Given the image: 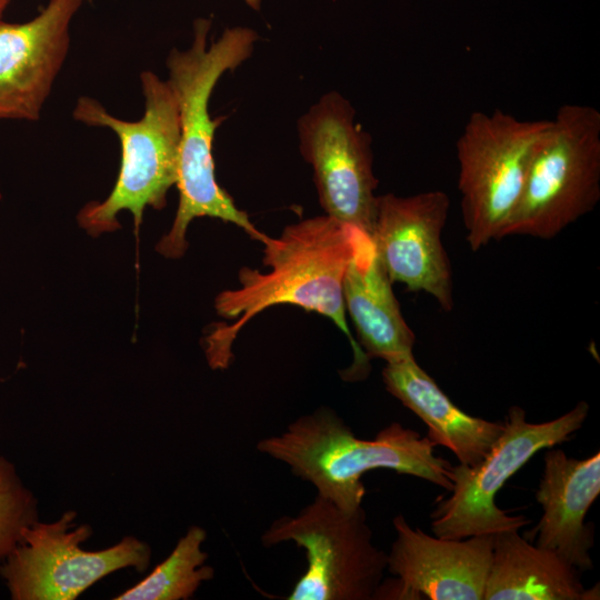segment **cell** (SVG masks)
<instances>
[{"label": "cell", "instance_id": "6da1fadb", "mask_svg": "<svg viewBox=\"0 0 600 600\" xmlns=\"http://www.w3.org/2000/svg\"><path fill=\"white\" fill-rule=\"evenodd\" d=\"M359 230L324 214L289 224L277 238L268 236L263 264L270 270L241 268L240 287L216 298L217 313L232 322L218 323L206 337L209 366H230L233 341L253 317L272 306L293 304L329 318L347 336L354 360L343 379L366 378L369 359L351 334L343 301V280Z\"/></svg>", "mask_w": 600, "mask_h": 600}, {"label": "cell", "instance_id": "7a4b0ae2", "mask_svg": "<svg viewBox=\"0 0 600 600\" xmlns=\"http://www.w3.org/2000/svg\"><path fill=\"white\" fill-rule=\"evenodd\" d=\"M211 23L209 19L196 20L191 46L184 51L172 49L166 61L180 121L179 206L170 231L156 247L167 258L184 254L188 226L199 217L233 223L261 243L268 238L216 180L212 142L223 118L212 119L209 113V99L218 80L250 58L258 34L250 28H229L208 47Z\"/></svg>", "mask_w": 600, "mask_h": 600}, {"label": "cell", "instance_id": "3957f363", "mask_svg": "<svg viewBox=\"0 0 600 600\" xmlns=\"http://www.w3.org/2000/svg\"><path fill=\"white\" fill-rule=\"evenodd\" d=\"M257 449L287 464L317 494L349 511L362 506L361 478L376 469L413 476L447 491L452 488V464L436 456L428 437L392 422L374 439H360L328 407L297 418L282 433L261 439Z\"/></svg>", "mask_w": 600, "mask_h": 600}, {"label": "cell", "instance_id": "277c9868", "mask_svg": "<svg viewBox=\"0 0 600 600\" xmlns=\"http://www.w3.org/2000/svg\"><path fill=\"white\" fill-rule=\"evenodd\" d=\"M144 112L138 121H124L94 99L81 97L73 110L76 120L107 127L121 143V164L116 184L102 202H90L79 212L80 226L91 236L120 227L117 214L132 213L139 226L146 207L161 209L169 189L177 184L180 121L176 94L168 81L151 71L140 74Z\"/></svg>", "mask_w": 600, "mask_h": 600}, {"label": "cell", "instance_id": "5b68a950", "mask_svg": "<svg viewBox=\"0 0 600 600\" xmlns=\"http://www.w3.org/2000/svg\"><path fill=\"white\" fill-rule=\"evenodd\" d=\"M600 200V111L562 104L530 162L521 197L499 240H549L591 212Z\"/></svg>", "mask_w": 600, "mask_h": 600}, {"label": "cell", "instance_id": "8992f818", "mask_svg": "<svg viewBox=\"0 0 600 600\" xmlns=\"http://www.w3.org/2000/svg\"><path fill=\"white\" fill-rule=\"evenodd\" d=\"M549 126V119L521 120L501 109L470 114L456 149L461 214L472 251L499 240Z\"/></svg>", "mask_w": 600, "mask_h": 600}, {"label": "cell", "instance_id": "52a82bcc", "mask_svg": "<svg viewBox=\"0 0 600 600\" xmlns=\"http://www.w3.org/2000/svg\"><path fill=\"white\" fill-rule=\"evenodd\" d=\"M588 413L589 404L582 400L553 420L532 423L527 421L524 409L510 407L503 431L487 454L474 466H452L451 494L439 499L430 514L434 536L459 540L519 530L530 523L524 516L501 510L494 502L498 492L540 450L568 441Z\"/></svg>", "mask_w": 600, "mask_h": 600}, {"label": "cell", "instance_id": "ba28073f", "mask_svg": "<svg viewBox=\"0 0 600 600\" xmlns=\"http://www.w3.org/2000/svg\"><path fill=\"white\" fill-rule=\"evenodd\" d=\"M294 542L307 569L288 600H373L383 581L388 554L372 542L361 507L344 510L317 494L294 516H282L262 533L264 547Z\"/></svg>", "mask_w": 600, "mask_h": 600}, {"label": "cell", "instance_id": "9c48e42d", "mask_svg": "<svg viewBox=\"0 0 600 600\" xmlns=\"http://www.w3.org/2000/svg\"><path fill=\"white\" fill-rule=\"evenodd\" d=\"M77 518L68 510L52 522L38 520L24 530L21 542L0 563L12 600H74L110 573L148 569L150 546L133 536L106 549H82L92 528Z\"/></svg>", "mask_w": 600, "mask_h": 600}, {"label": "cell", "instance_id": "30bf717a", "mask_svg": "<svg viewBox=\"0 0 600 600\" xmlns=\"http://www.w3.org/2000/svg\"><path fill=\"white\" fill-rule=\"evenodd\" d=\"M298 137L326 214L370 236L378 180L372 139L353 106L337 91L324 93L298 120Z\"/></svg>", "mask_w": 600, "mask_h": 600}, {"label": "cell", "instance_id": "8fae6325", "mask_svg": "<svg viewBox=\"0 0 600 600\" xmlns=\"http://www.w3.org/2000/svg\"><path fill=\"white\" fill-rule=\"evenodd\" d=\"M450 200L441 190L377 196L370 239L391 282L454 307L452 268L441 240Z\"/></svg>", "mask_w": 600, "mask_h": 600}, {"label": "cell", "instance_id": "7c38bea8", "mask_svg": "<svg viewBox=\"0 0 600 600\" xmlns=\"http://www.w3.org/2000/svg\"><path fill=\"white\" fill-rule=\"evenodd\" d=\"M393 527L387 570L396 579L382 581L374 599L483 600L494 534L432 537L402 514Z\"/></svg>", "mask_w": 600, "mask_h": 600}, {"label": "cell", "instance_id": "4fadbf2b", "mask_svg": "<svg viewBox=\"0 0 600 600\" xmlns=\"http://www.w3.org/2000/svg\"><path fill=\"white\" fill-rule=\"evenodd\" d=\"M83 0H50L21 23L0 20V120L37 121L67 58Z\"/></svg>", "mask_w": 600, "mask_h": 600}, {"label": "cell", "instance_id": "5bb4252c", "mask_svg": "<svg viewBox=\"0 0 600 600\" xmlns=\"http://www.w3.org/2000/svg\"><path fill=\"white\" fill-rule=\"evenodd\" d=\"M543 461L536 491L542 514L523 538H536L537 547L556 552L580 571L592 570L593 524L584 519L600 493V452L579 460L549 448Z\"/></svg>", "mask_w": 600, "mask_h": 600}, {"label": "cell", "instance_id": "9a60e30c", "mask_svg": "<svg viewBox=\"0 0 600 600\" xmlns=\"http://www.w3.org/2000/svg\"><path fill=\"white\" fill-rule=\"evenodd\" d=\"M382 380L387 391L427 424L431 442L451 450L462 464H477L503 431V421L473 417L458 408L413 354L386 361Z\"/></svg>", "mask_w": 600, "mask_h": 600}, {"label": "cell", "instance_id": "2e32d148", "mask_svg": "<svg viewBox=\"0 0 600 600\" xmlns=\"http://www.w3.org/2000/svg\"><path fill=\"white\" fill-rule=\"evenodd\" d=\"M391 284L370 236L359 230L343 280V301L358 344L368 359L389 361L412 354L416 337L402 317Z\"/></svg>", "mask_w": 600, "mask_h": 600}, {"label": "cell", "instance_id": "e0dca14e", "mask_svg": "<svg viewBox=\"0 0 600 600\" xmlns=\"http://www.w3.org/2000/svg\"><path fill=\"white\" fill-rule=\"evenodd\" d=\"M580 570L556 552L506 530L493 536L492 560L483 600L599 599V587L586 589Z\"/></svg>", "mask_w": 600, "mask_h": 600}, {"label": "cell", "instance_id": "ac0fdd59", "mask_svg": "<svg viewBox=\"0 0 600 600\" xmlns=\"http://www.w3.org/2000/svg\"><path fill=\"white\" fill-rule=\"evenodd\" d=\"M207 532L191 526L178 540L171 553L144 579L114 597V600H187L199 587L213 578L202 549Z\"/></svg>", "mask_w": 600, "mask_h": 600}, {"label": "cell", "instance_id": "d6986e66", "mask_svg": "<svg viewBox=\"0 0 600 600\" xmlns=\"http://www.w3.org/2000/svg\"><path fill=\"white\" fill-rule=\"evenodd\" d=\"M38 520L37 497L16 464L0 456V563L21 542L24 530Z\"/></svg>", "mask_w": 600, "mask_h": 600}, {"label": "cell", "instance_id": "ffe728a7", "mask_svg": "<svg viewBox=\"0 0 600 600\" xmlns=\"http://www.w3.org/2000/svg\"><path fill=\"white\" fill-rule=\"evenodd\" d=\"M244 2L253 10H259L261 6V0H244Z\"/></svg>", "mask_w": 600, "mask_h": 600}, {"label": "cell", "instance_id": "44dd1931", "mask_svg": "<svg viewBox=\"0 0 600 600\" xmlns=\"http://www.w3.org/2000/svg\"><path fill=\"white\" fill-rule=\"evenodd\" d=\"M10 2H11V0H0V20L2 18L3 12L8 8V6L10 4Z\"/></svg>", "mask_w": 600, "mask_h": 600}]
</instances>
